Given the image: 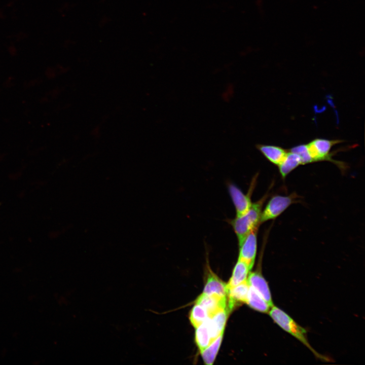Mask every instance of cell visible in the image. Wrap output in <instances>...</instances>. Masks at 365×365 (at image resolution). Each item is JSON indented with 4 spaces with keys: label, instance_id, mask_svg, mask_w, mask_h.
<instances>
[{
    "label": "cell",
    "instance_id": "9",
    "mask_svg": "<svg viewBox=\"0 0 365 365\" xmlns=\"http://www.w3.org/2000/svg\"><path fill=\"white\" fill-rule=\"evenodd\" d=\"M247 280L249 285L252 287L271 307L274 305L268 284L265 278L260 273H250Z\"/></svg>",
    "mask_w": 365,
    "mask_h": 365
},
{
    "label": "cell",
    "instance_id": "2",
    "mask_svg": "<svg viewBox=\"0 0 365 365\" xmlns=\"http://www.w3.org/2000/svg\"><path fill=\"white\" fill-rule=\"evenodd\" d=\"M268 313L273 321L281 328L300 341L315 356L320 358H323L309 344L305 329L298 324L285 312L273 305L271 307Z\"/></svg>",
    "mask_w": 365,
    "mask_h": 365
},
{
    "label": "cell",
    "instance_id": "15",
    "mask_svg": "<svg viewBox=\"0 0 365 365\" xmlns=\"http://www.w3.org/2000/svg\"><path fill=\"white\" fill-rule=\"evenodd\" d=\"M195 341L200 352L211 343L207 319L196 328Z\"/></svg>",
    "mask_w": 365,
    "mask_h": 365
},
{
    "label": "cell",
    "instance_id": "13",
    "mask_svg": "<svg viewBox=\"0 0 365 365\" xmlns=\"http://www.w3.org/2000/svg\"><path fill=\"white\" fill-rule=\"evenodd\" d=\"M250 270L248 266L244 262L238 259L233 270L232 277L227 284L228 290L246 280L248 272Z\"/></svg>",
    "mask_w": 365,
    "mask_h": 365
},
{
    "label": "cell",
    "instance_id": "14",
    "mask_svg": "<svg viewBox=\"0 0 365 365\" xmlns=\"http://www.w3.org/2000/svg\"><path fill=\"white\" fill-rule=\"evenodd\" d=\"M246 304L251 308L262 313H268L271 307L250 286L248 290Z\"/></svg>",
    "mask_w": 365,
    "mask_h": 365
},
{
    "label": "cell",
    "instance_id": "5",
    "mask_svg": "<svg viewBox=\"0 0 365 365\" xmlns=\"http://www.w3.org/2000/svg\"><path fill=\"white\" fill-rule=\"evenodd\" d=\"M258 227L252 230L239 244L238 259L244 262L251 270L254 265L257 248V231Z\"/></svg>",
    "mask_w": 365,
    "mask_h": 365
},
{
    "label": "cell",
    "instance_id": "19",
    "mask_svg": "<svg viewBox=\"0 0 365 365\" xmlns=\"http://www.w3.org/2000/svg\"><path fill=\"white\" fill-rule=\"evenodd\" d=\"M290 152L298 155L301 160V164L313 162L312 159L308 150L307 144H300L292 148Z\"/></svg>",
    "mask_w": 365,
    "mask_h": 365
},
{
    "label": "cell",
    "instance_id": "3",
    "mask_svg": "<svg viewBox=\"0 0 365 365\" xmlns=\"http://www.w3.org/2000/svg\"><path fill=\"white\" fill-rule=\"evenodd\" d=\"M296 198V195L288 196H275L273 197L262 212L260 223L274 219L281 214Z\"/></svg>",
    "mask_w": 365,
    "mask_h": 365
},
{
    "label": "cell",
    "instance_id": "16",
    "mask_svg": "<svg viewBox=\"0 0 365 365\" xmlns=\"http://www.w3.org/2000/svg\"><path fill=\"white\" fill-rule=\"evenodd\" d=\"M301 164L300 156L294 153L288 151L283 161L278 165L279 172L283 178Z\"/></svg>",
    "mask_w": 365,
    "mask_h": 365
},
{
    "label": "cell",
    "instance_id": "4",
    "mask_svg": "<svg viewBox=\"0 0 365 365\" xmlns=\"http://www.w3.org/2000/svg\"><path fill=\"white\" fill-rule=\"evenodd\" d=\"M341 140L316 138L307 144L313 162L322 160L332 161L330 154L332 147L341 142Z\"/></svg>",
    "mask_w": 365,
    "mask_h": 365
},
{
    "label": "cell",
    "instance_id": "6",
    "mask_svg": "<svg viewBox=\"0 0 365 365\" xmlns=\"http://www.w3.org/2000/svg\"><path fill=\"white\" fill-rule=\"evenodd\" d=\"M195 304L202 306L206 310L208 318L218 312L227 309V297L216 294L207 295L202 293L196 299Z\"/></svg>",
    "mask_w": 365,
    "mask_h": 365
},
{
    "label": "cell",
    "instance_id": "12",
    "mask_svg": "<svg viewBox=\"0 0 365 365\" xmlns=\"http://www.w3.org/2000/svg\"><path fill=\"white\" fill-rule=\"evenodd\" d=\"M203 293L207 295L216 294L227 297V284L212 272H209L205 283Z\"/></svg>",
    "mask_w": 365,
    "mask_h": 365
},
{
    "label": "cell",
    "instance_id": "11",
    "mask_svg": "<svg viewBox=\"0 0 365 365\" xmlns=\"http://www.w3.org/2000/svg\"><path fill=\"white\" fill-rule=\"evenodd\" d=\"M256 147L270 162L277 166L283 161L288 152L280 147L272 145L259 144Z\"/></svg>",
    "mask_w": 365,
    "mask_h": 365
},
{
    "label": "cell",
    "instance_id": "7",
    "mask_svg": "<svg viewBox=\"0 0 365 365\" xmlns=\"http://www.w3.org/2000/svg\"><path fill=\"white\" fill-rule=\"evenodd\" d=\"M228 190L235 207L236 216L241 215L247 212L252 204L249 192V194H245L236 185L232 184L228 185Z\"/></svg>",
    "mask_w": 365,
    "mask_h": 365
},
{
    "label": "cell",
    "instance_id": "18",
    "mask_svg": "<svg viewBox=\"0 0 365 365\" xmlns=\"http://www.w3.org/2000/svg\"><path fill=\"white\" fill-rule=\"evenodd\" d=\"M207 318L208 315L205 308L199 304H195L190 315V322L193 326L196 328Z\"/></svg>",
    "mask_w": 365,
    "mask_h": 365
},
{
    "label": "cell",
    "instance_id": "1",
    "mask_svg": "<svg viewBox=\"0 0 365 365\" xmlns=\"http://www.w3.org/2000/svg\"><path fill=\"white\" fill-rule=\"evenodd\" d=\"M266 196L252 203L247 212L241 215L236 216L231 221V224L240 244L252 230L259 227L262 209Z\"/></svg>",
    "mask_w": 365,
    "mask_h": 365
},
{
    "label": "cell",
    "instance_id": "8",
    "mask_svg": "<svg viewBox=\"0 0 365 365\" xmlns=\"http://www.w3.org/2000/svg\"><path fill=\"white\" fill-rule=\"evenodd\" d=\"M249 287L250 285L246 279L238 285L228 289L227 308L229 313L236 306L243 303H246Z\"/></svg>",
    "mask_w": 365,
    "mask_h": 365
},
{
    "label": "cell",
    "instance_id": "10",
    "mask_svg": "<svg viewBox=\"0 0 365 365\" xmlns=\"http://www.w3.org/2000/svg\"><path fill=\"white\" fill-rule=\"evenodd\" d=\"M229 312L227 309L222 310L211 318H207L211 343L223 334Z\"/></svg>",
    "mask_w": 365,
    "mask_h": 365
},
{
    "label": "cell",
    "instance_id": "17",
    "mask_svg": "<svg viewBox=\"0 0 365 365\" xmlns=\"http://www.w3.org/2000/svg\"><path fill=\"white\" fill-rule=\"evenodd\" d=\"M223 335V334L220 335L201 352L203 361L206 364L210 365L213 363L222 342Z\"/></svg>",
    "mask_w": 365,
    "mask_h": 365
}]
</instances>
